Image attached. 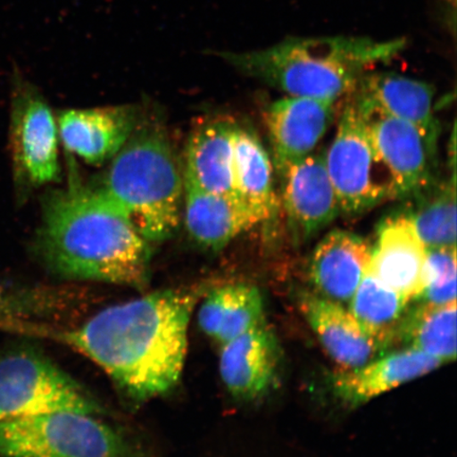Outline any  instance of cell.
Instances as JSON below:
<instances>
[{"label":"cell","mask_w":457,"mask_h":457,"mask_svg":"<svg viewBox=\"0 0 457 457\" xmlns=\"http://www.w3.org/2000/svg\"><path fill=\"white\" fill-rule=\"evenodd\" d=\"M141 112L142 108L134 104L61 112L56 118L60 141L67 151L98 167L110 162L121 150Z\"/></svg>","instance_id":"obj_11"},{"label":"cell","mask_w":457,"mask_h":457,"mask_svg":"<svg viewBox=\"0 0 457 457\" xmlns=\"http://www.w3.org/2000/svg\"><path fill=\"white\" fill-rule=\"evenodd\" d=\"M232 146L233 186L237 196L261 222L271 220L279 204L270 154L253 130L237 123Z\"/></svg>","instance_id":"obj_21"},{"label":"cell","mask_w":457,"mask_h":457,"mask_svg":"<svg viewBox=\"0 0 457 457\" xmlns=\"http://www.w3.org/2000/svg\"><path fill=\"white\" fill-rule=\"evenodd\" d=\"M0 457H134V451L96 415L56 411L0 421Z\"/></svg>","instance_id":"obj_5"},{"label":"cell","mask_w":457,"mask_h":457,"mask_svg":"<svg viewBox=\"0 0 457 457\" xmlns=\"http://www.w3.org/2000/svg\"><path fill=\"white\" fill-rule=\"evenodd\" d=\"M220 346V373L232 396L253 400L270 390L276 378L278 347L265 323Z\"/></svg>","instance_id":"obj_16"},{"label":"cell","mask_w":457,"mask_h":457,"mask_svg":"<svg viewBox=\"0 0 457 457\" xmlns=\"http://www.w3.org/2000/svg\"><path fill=\"white\" fill-rule=\"evenodd\" d=\"M236 127L237 123L227 118L204 119L195 124L187 142L186 179L205 191L239 199L234 191L232 174Z\"/></svg>","instance_id":"obj_19"},{"label":"cell","mask_w":457,"mask_h":457,"mask_svg":"<svg viewBox=\"0 0 457 457\" xmlns=\"http://www.w3.org/2000/svg\"><path fill=\"white\" fill-rule=\"evenodd\" d=\"M56 411L102 413L93 395L49 359L27 351L0 358V421Z\"/></svg>","instance_id":"obj_7"},{"label":"cell","mask_w":457,"mask_h":457,"mask_svg":"<svg viewBox=\"0 0 457 457\" xmlns=\"http://www.w3.org/2000/svg\"><path fill=\"white\" fill-rule=\"evenodd\" d=\"M348 95L364 107L404 120L438 137L434 114L436 89L431 84L396 72L370 71Z\"/></svg>","instance_id":"obj_15"},{"label":"cell","mask_w":457,"mask_h":457,"mask_svg":"<svg viewBox=\"0 0 457 457\" xmlns=\"http://www.w3.org/2000/svg\"><path fill=\"white\" fill-rule=\"evenodd\" d=\"M300 307L324 350L340 370H356L374 359L378 345L340 303L322 295L304 294Z\"/></svg>","instance_id":"obj_17"},{"label":"cell","mask_w":457,"mask_h":457,"mask_svg":"<svg viewBox=\"0 0 457 457\" xmlns=\"http://www.w3.org/2000/svg\"><path fill=\"white\" fill-rule=\"evenodd\" d=\"M358 104L367 118L376 150L390 171L396 199L412 197L434 184L437 136L404 120Z\"/></svg>","instance_id":"obj_9"},{"label":"cell","mask_w":457,"mask_h":457,"mask_svg":"<svg viewBox=\"0 0 457 457\" xmlns=\"http://www.w3.org/2000/svg\"><path fill=\"white\" fill-rule=\"evenodd\" d=\"M436 358L416 348L396 352L363 367L336 373L333 386L337 395L347 403L361 404L442 365Z\"/></svg>","instance_id":"obj_20"},{"label":"cell","mask_w":457,"mask_h":457,"mask_svg":"<svg viewBox=\"0 0 457 457\" xmlns=\"http://www.w3.org/2000/svg\"><path fill=\"white\" fill-rule=\"evenodd\" d=\"M417 300L432 305L456 301V247L428 249L424 289Z\"/></svg>","instance_id":"obj_26"},{"label":"cell","mask_w":457,"mask_h":457,"mask_svg":"<svg viewBox=\"0 0 457 457\" xmlns=\"http://www.w3.org/2000/svg\"><path fill=\"white\" fill-rule=\"evenodd\" d=\"M345 99L334 140L325 152V163L341 214L359 215L386 200L396 199V193L362 108L351 96Z\"/></svg>","instance_id":"obj_6"},{"label":"cell","mask_w":457,"mask_h":457,"mask_svg":"<svg viewBox=\"0 0 457 457\" xmlns=\"http://www.w3.org/2000/svg\"><path fill=\"white\" fill-rule=\"evenodd\" d=\"M95 187L148 243L174 236L182 220L184 169L162 119L142 110L133 134Z\"/></svg>","instance_id":"obj_4"},{"label":"cell","mask_w":457,"mask_h":457,"mask_svg":"<svg viewBox=\"0 0 457 457\" xmlns=\"http://www.w3.org/2000/svg\"><path fill=\"white\" fill-rule=\"evenodd\" d=\"M428 248L403 213L382 222L371 248L369 271L408 302L424 289Z\"/></svg>","instance_id":"obj_13"},{"label":"cell","mask_w":457,"mask_h":457,"mask_svg":"<svg viewBox=\"0 0 457 457\" xmlns=\"http://www.w3.org/2000/svg\"><path fill=\"white\" fill-rule=\"evenodd\" d=\"M11 148L17 181L41 187L61 179L60 136L56 118L36 86L13 74Z\"/></svg>","instance_id":"obj_8"},{"label":"cell","mask_w":457,"mask_h":457,"mask_svg":"<svg viewBox=\"0 0 457 457\" xmlns=\"http://www.w3.org/2000/svg\"><path fill=\"white\" fill-rule=\"evenodd\" d=\"M400 329L403 330L411 347L442 363L453 361L456 357V301L417 308Z\"/></svg>","instance_id":"obj_25"},{"label":"cell","mask_w":457,"mask_h":457,"mask_svg":"<svg viewBox=\"0 0 457 457\" xmlns=\"http://www.w3.org/2000/svg\"><path fill=\"white\" fill-rule=\"evenodd\" d=\"M408 301L386 287L369 270L352 296L350 312L378 347L386 346L398 335Z\"/></svg>","instance_id":"obj_23"},{"label":"cell","mask_w":457,"mask_h":457,"mask_svg":"<svg viewBox=\"0 0 457 457\" xmlns=\"http://www.w3.org/2000/svg\"><path fill=\"white\" fill-rule=\"evenodd\" d=\"M336 102L291 96L271 103L265 123L278 171L310 156L335 118Z\"/></svg>","instance_id":"obj_12"},{"label":"cell","mask_w":457,"mask_h":457,"mask_svg":"<svg viewBox=\"0 0 457 457\" xmlns=\"http://www.w3.org/2000/svg\"><path fill=\"white\" fill-rule=\"evenodd\" d=\"M182 219L199 247L219 253L234 238L261 224L241 200L204 190L185 179Z\"/></svg>","instance_id":"obj_14"},{"label":"cell","mask_w":457,"mask_h":457,"mask_svg":"<svg viewBox=\"0 0 457 457\" xmlns=\"http://www.w3.org/2000/svg\"><path fill=\"white\" fill-rule=\"evenodd\" d=\"M407 45L404 37H287L266 48L211 54L287 96L337 102L345 98L365 73L395 59Z\"/></svg>","instance_id":"obj_3"},{"label":"cell","mask_w":457,"mask_h":457,"mask_svg":"<svg viewBox=\"0 0 457 457\" xmlns=\"http://www.w3.org/2000/svg\"><path fill=\"white\" fill-rule=\"evenodd\" d=\"M36 253L62 278L145 288L152 244L94 187L77 179L45 197Z\"/></svg>","instance_id":"obj_2"},{"label":"cell","mask_w":457,"mask_h":457,"mask_svg":"<svg viewBox=\"0 0 457 457\" xmlns=\"http://www.w3.org/2000/svg\"><path fill=\"white\" fill-rule=\"evenodd\" d=\"M31 305L29 296L0 289V330H31L26 323Z\"/></svg>","instance_id":"obj_27"},{"label":"cell","mask_w":457,"mask_h":457,"mask_svg":"<svg viewBox=\"0 0 457 457\" xmlns=\"http://www.w3.org/2000/svg\"><path fill=\"white\" fill-rule=\"evenodd\" d=\"M197 313L200 328L222 345L264 323V303L255 286L228 284L207 290Z\"/></svg>","instance_id":"obj_22"},{"label":"cell","mask_w":457,"mask_h":457,"mask_svg":"<svg viewBox=\"0 0 457 457\" xmlns=\"http://www.w3.org/2000/svg\"><path fill=\"white\" fill-rule=\"evenodd\" d=\"M282 204L296 243H306L341 214L338 197L325 163L314 151L282 170Z\"/></svg>","instance_id":"obj_10"},{"label":"cell","mask_w":457,"mask_h":457,"mask_svg":"<svg viewBox=\"0 0 457 457\" xmlns=\"http://www.w3.org/2000/svg\"><path fill=\"white\" fill-rule=\"evenodd\" d=\"M371 247L355 233L334 230L314 249L311 278L324 298L351 301L370 266Z\"/></svg>","instance_id":"obj_18"},{"label":"cell","mask_w":457,"mask_h":457,"mask_svg":"<svg viewBox=\"0 0 457 457\" xmlns=\"http://www.w3.org/2000/svg\"><path fill=\"white\" fill-rule=\"evenodd\" d=\"M416 204L404 212L428 249L456 247L455 170L447 182H436L412 196Z\"/></svg>","instance_id":"obj_24"},{"label":"cell","mask_w":457,"mask_h":457,"mask_svg":"<svg viewBox=\"0 0 457 457\" xmlns=\"http://www.w3.org/2000/svg\"><path fill=\"white\" fill-rule=\"evenodd\" d=\"M204 286L159 290L104 308L56 338L81 353L136 402L173 390L184 371L187 333Z\"/></svg>","instance_id":"obj_1"},{"label":"cell","mask_w":457,"mask_h":457,"mask_svg":"<svg viewBox=\"0 0 457 457\" xmlns=\"http://www.w3.org/2000/svg\"><path fill=\"white\" fill-rule=\"evenodd\" d=\"M445 2H448L449 4L455 5V0H445Z\"/></svg>","instance_id":"obj_28"}]
</instances>
